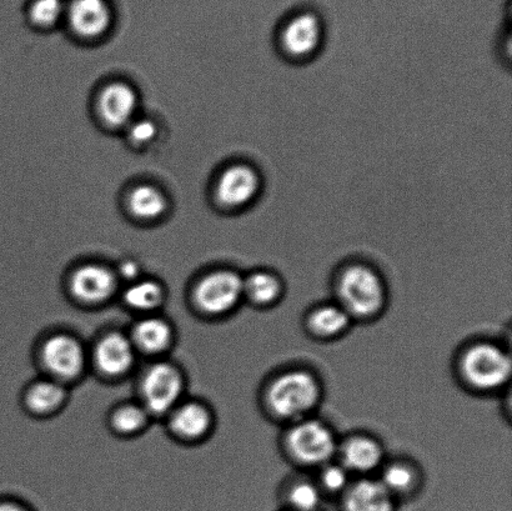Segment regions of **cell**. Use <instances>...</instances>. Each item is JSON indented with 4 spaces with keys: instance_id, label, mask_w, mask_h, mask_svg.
<instances>
[{
    "instance_id": "obj_1",
    "label": "cell",
    "mask_w": 512,
    "mask_h": 511,
    "mask_svg": "<svg viewBox=\"0 0 512 511\" xmlns=\"http://www.w3.org/2000/svg\"><path fill=\"white\" fill-rule=\"evenodd\" d=\"M339 305L351 318L371 319L386 304V287L378 270L368 263L351 262L339 270L335 280Z\"/></svg>"
},
{
    "instance_id": "obj_2",
    "label": "cell",
    "mask_w": 512,
    "mask_h": 511,
    "mask_svg": "<svg viewBox=\"0 0 512 511\" xmlns=\"http://www.w3.org/2000/svg\"><path fill=\"white\" fill-rule=\"evenodd\" d=\"M321 385L313 373L293 369L281 373L270 383L266 404L274 417L285 422H299L318 407Z\"/></svg>"
},
{
    "instance_id": "obj_3",
    "label": "cell",
    "mask_w": 512,
    "mask_h": 511,
    "mask_svg": "<svg viewBox=\"0 0 512 511\" xmlns=\"http://www.w3.org/2000/svg\"><path fill=\"white\" fill-rule=\"evenodd\" d=\"M461 378L478 392H496L511 378V358L508 352L494 343H476L461 355Z\"/></svg>"
},
{
    "instance_id": "obj_4",
    "label": "cell",
    "mask_w": 512,
    "mask_h": 511,
    "mask_svg": "<svg viewBox=\"0 0 512 511\" xmlns=\"http://www.w3.org/2000/svg\"><path fill=\"white\" fill-rule=\"evenodd\" d=\"M324 39L323 19L313 10L291 14L276 33L279 52L294 63H305L315 58L323 48Z\"/></svg>"
},
{
    "instance_id": "obj_5",
    "label": "cell",
    "mask_w": 512,
    "mask_h": 511,
    "mask_svg": "<svg viewBox=\"0 0 512 511\" xmlns=\"http://www.w3.org/2000/svg\"><path fill=\"white\" fill-rule=\"evenodd\" d=\"M285 444L294 462L306 467L329 464L331 458L338 454L339 447L328 425L309 418L294 423L286 434Z\"/></svg>"
},
{
    "instance_id": "obj_6",
    "label": "cell",
    "mask_w": 512,
    "mask_h": 511,
    "mask_svg": "<svg viewBox=\"0 0 512 511\" xmlns=\"http://www.w3.org/2000/svg\"><path fill=\"white\" fill-rule=\"evenodd\" d=\"M143 408L149 415H165L180 404L184 393V379L177 367L158 362L145 370L140 382Z\"/></svg>"
},
{
    "instance_id": "obj_7",
    "label": "cell",
    "mask_w": 512,
    "mask_h": 511,
    "mask_svg": "<svg viewBox=\"0 0 512 511\" xmlns=\"http://www.w3.org/2000/svg\"><path fill=\"white\" fill-rule=\"evenodd\" d=\"M244 278L232 269H219L205 275L194 289V302L203 313L225 315L244 299Z\"/></svg>"
},
{
    "instance_id": "obj_8",
    "label": "cell",
    "mask_w": 512,
    "mask_h": 511,
    "mask_svg": "<svg viewBox=\"0 0 512 511\" xmlns=\"http://www.w3.org/2000/svg\"><path fill=\"white\" fill-rule=\"evenodd\" d=\"M263 178L258 169L248 163H235L220 174L215 187L218 203L227 210L250 207L259 198Z\"/></svg>"
},
{
    "instance_id": "obj_9",
    "label": "cell",
    "mask_w": 512,
    "mask_h": 511,
    "mask_svg": "<svg viewBox=\"0 0 512 511\" xmlns=\"http://www.w3.org/2000/svg\"><path fill=\"white\" fill-rule=\"evenodd\" d=\"M40 359L52 379L62 384L78 379L87 365L83 345L68 334H55L45 340Z\"/></svg>"
},
{
    "instance_id": "obj_10",
    "label": "cell",
    "mask_w": 512,
    "mask_h": 511,
    "mask_svg": "<svg viewBox=\"0 0 512 511\" xmlns=\"http://www.w3.org/2000/svg\"><path fill=\"white\" fill-rule=\"evenodd\" d=\"M73 298L83 304H103L118 289L117 274L99 264L83 265L75 270L69 282Z\"/></svg>"
},
{
    "instance_id": "obj_11",
    "label": "cell",
    "mask_w": 512,
    "mask_h": 511,
    "mask_svg": "<svg viewBox=\"0 0 512 511\" xmlns=\"http://www.w3.org/2000/svg\"><path fill=\"white\" fill-rule=\"evenodd\" d=\"M137 359L129 335L119 332L105 334L93 350V362L100 373L109 378H120L133 369Z\"/></svg>"
},
{
    "instance_id": "obj_12",
    "label": "cell",
    "mask_w": 512,
    "mask_h": 511,
    "mask_svg": "<svg viewBox=\"0 0 512 511\" xmlns=\"http://www.w3.org/2000/svg\"><path fill=\"white\" fill-rule=\"evenodd\" d=\"M65 17L78 37L92 40L107 34L113 22L112 10L105 0H72Z\"/></svg>"
},
{
    "instance_id": "obj_13",
    "label": "cell",
    "mask_w": 512,
    "mask_h": 511,
    "mask_svg": "<svg viewBox=\"0 0 512 511\" xmlns=\"http://www.w3.org/2000/svg\"><path fill=\"white\" fill-rule=\"evenodd\" d=\"M98 107L100 117L108 127L114 129L128 127L137 113V93L128 84H110L100 94Z\"/></svg>"
},
{
    "instance_id": "obj_14",
    "label": "cell",
    "mask_w": 512,
    "mask_h": 511,
    "mask_svg": "<svg viewBox=\"0 0 512 511\" xmlns=\"http://www.w3.org/2000/svg\"><path fill=\"white\" fill-rule=\"evenodd\" d=\"M341 465L348 470L359 474L374 472L383 463L384 449L378 440L368 435H353L345 439L338 447Z\"/></svg>"
},
{
    "instance_id": "obj_15",
    "label": "cell",
    "mask_w": 512,
    "mask_h": 511,
    "mask_svg": "<svg viewBox=\"0 0 512 511\" xmlns=\"http://www.w3.org/2000/svg\"><path fill=\"white\" fill-rule=\"evenodd\" d=\"M169 415L170 430L182 440L197 442L212 430V413L198 402L180 403Z\"/></svg>"
},
{
    "instance_id": "obj_16",
    "label": "cell",
    "mask_w": 512,
    "mask_h": 511,
    "mask_svg": "<svg viewBox=\"0 0 512 511\" xmlns=\"http://www.w3.org/2000/svg\"><path fill=\"white\" fill-rule=\"evenodd\" d=\"M129 338L137 353L159 355L172 345L174 330L167 320L157 317V315H145L135 323Z\"/></svg>"
},
{
    "instance_id": "obj_17",
    "label": "cell",
    "mask_w": 512,
    "mask_h": 511,
    "mask_svg": "<svg viewBox=\"0 0 512 511\" xmlns=\"http://www.w3.org/2000/svg\"><path fill=\"white\" fill-rule=\"evenodd\" d=\"M344 511H394V497L379 480L361 479L344 492Z\"/></svg>"
},
{
    "instance_id": "obj_18",
    "label": "cell",
    "mask_w": 512,
    "mask_h": 511,
    "mask_svg": "<svg viewBox=\"0 0 512 511\" xmlns=\"http://www.w3.org/2000/svg\"><path fill=\"white\" fill-rule=\"evenodd\" d=\"M351 318L339 304H324L311 310L306 327L316 338L333 339L349 329Z\"/></svg>"
},
{
    "instance_id": "obj_19",
    "label": "cell",
    "mask_w": 512,
    "mask_h": 511,
    "mask_svg": "<svg viewBox=\"0 0 512 511\" xmlns=\"http://www.w3.org/2000/svg\"><path fill=\"white\" fill-rule=\"evenodd\" d=\"M244 299L256 307H270L281 298L284 292L283 280L270 270H255L243 283Z\"/></svg>"
},
{
    "instance_id": "obj_20",
    "label": "cell",
    "mask_w": 512,
    "mask_h": 511,
    "mask_svg": "<svg viewBox=\"0 0 512 511\" xmlns=\"http://www.w3.org/2000/svg\"><path fill=\"white\" fill-rule=\"evenodd\" d=\"M67 400L64 384L52 378L30 385L25 393V405L33 414L49 415L63 407Z\"/></svg>"
},
{
    "instance_id": "obj_21",
    "label": "cell",
    "mask_w": 512,
    "mask_h": 511,
    "mask_svg": "<svg viewBox=\"0 0 512 511\" xmlns=\"http://www.w3.org/2000/svg\"><path fill=\"white\" fill-rule=\"evenodd\" d=\"M124 303L134 312L148 314L162 307L165 292L162 284L152 279H137L123 294Z\"/></svg>"
},
{
    "instance_id": "obj_22",
    "label": "cell",
    "mask_w": 512,
    "mask_h": 511,
    "mask_svg": "<svg viewBox=\"0 0 512 511\" xmlns=\"http://www.w3.org/2000/svg\"><path fill=\"white\" fill-rule=\"evenodd\" d=\"M128 207L133 217L140 220H155L167 212L168 200L158 188L139 185L129 195Z\"/></svg>"
},
{
    "instance_id": "obj_23",
    "label": "cell",
    "mask_w": 512,
    "mask_h": 511,
    "mask_svg": "<svg viewBox=\"0 0 512 511\" xmlns=\"http://www.w3.org/2000/svg\"><path fill=\"white\" fill-rule=\"evenodd\" d=\"M379 482L395 498L396 495L409 494L418 485L419 475L410 464L396 462L384 468Z\"/></svg>"
},
{
    "instance_id": "obj_24",
    "label": "cell",
    "mask_w": 512,
    "mask_h": 511,
    "mask_svg": "<svg viewBox=\"0 0 512 511\" xmlns=\"http://www.w3.org/2000/svg\"><path fill=\"white\" fill-rule=\"evenodd\" d=\"M149 418L142 404H125L113 413L112 425L119 434L134 435L147 428Z\"/></svg>"
},
{
    "instance_id": "obj_25",
    "label": "cell",
    "mask_w": 512,
    "mask_h": 511,
    "mask_svg": "<svg viewBox=\"0 0 512 511\" xmlns=\"http://www.w3.org/2000/svg\"><path fill=\"white\" fill-rule=\"evenodd\" d=\"M286 500L294 511H316L321 504V489L308 480H300L290 485Z\"/></svg>"
},
{
    "instance_id": "obj_26",
    "label": "cell",
    "mask_w": 512,
    "mask_h": 511,
    "mask_svg": "<svg viewBox=\"0 0 512 511\" xmlns=\"http://www.w3.org/2000/svg\"><path fill=\"white\" fill-rule=\"evenodd\" d=\"M63 0H33L29 7V19L35 27L50 29L55 27L65 15Z\"/></svg>"
},
{
    "instance_id": "obj_27",
    "label": "cell",
    "mask_w": 512,
    "mask_h": 511,
    "mask_svg": "<svg viewBox=\"0 0 512 511\" xmlns=\"http://www.w3.org/2000/svg\"><path fill=\"white\" fill-rule=\"evenodd\" d=\"M349 472L343 465L326 464L320 473L321 490L328 493H341L349 488Z\"/></svg>"
},
{
    "instance_id": "obj_28",
    "label": "cell",
    "mask_w": 512,
    "mask_h": 511,
    "mask_svg": "<svg viewBox=\"0 0 512 511\" xmlns=\"http://www.w3.org/2000/svg\"><path fill=\"white\" fill-rule=\"evenodd\" d=\"M129 138L135 144H148L157 135V125L148 119L138 120L128 125Z\"/></svg>"
},
{
    "instance_id": "obj_29",
    "label": "cell",
    "mask_w": 512,
    "mask_h": 511,
    "mask_svg": "<svg viewBox=\"0 0 512 511\" xmlns=\"http://www.w3.org/2000/svg\"><path fill=\"white\" fill-rule=\"evenodd\" d=\"M0 511H32L27 505H24L15 500H3L0 502Z\"/></svg>"
},
{
    "instance_id": "obj_30",
    "label": "cell",
    "mask_w": 512,
    "mask_h": 511,
    "mask_svg": "<svg viewBox=\"0 0 512 511\" xmlns=\"http://www.w3.org/2000/svg\"><path fill=\"white\" fill-rule=\"evenodd\" d=\"M120 270H122L123 277L130 280V282H134V280L138 279V268L134 263H125Z\"/></svg>"
}]
</instances>
